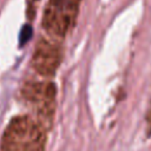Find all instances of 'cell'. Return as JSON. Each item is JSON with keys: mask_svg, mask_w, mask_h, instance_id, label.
Wrapping results in <instances>:
<instances>
[{"mask_svg": "<svg viewBox=\"0 0 151 151\" xmlns=\"http://www.w3.org/2000/svg\"><path fill=\"white\" fill-rule=\"evenodd\" d=\"M32 33H33V29H32L31 25L26 24L21 27V31H20V34H19V41H20L21 46H24L32 38Z\"/></svg>", "mask_w": 151, "mask_h": 151, "instance_id": "cell-1", "label": "cell"}]
</instances>
